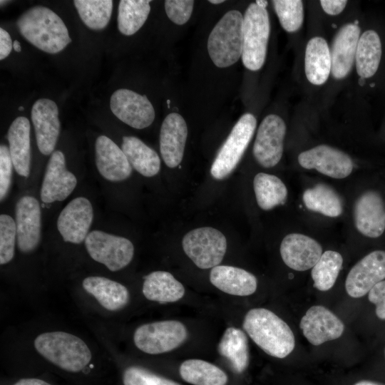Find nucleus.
<instances>
[{"label": "nucleus", "mask_w": 385, "mask_h": 385, "mask_svg": "<svg viewBox=\"0 0 385 385\" xmlns=\"http://www.w3.org/2000/svg\"><path fill=\"white\" fill-rule=\"evenodd\" d=\"M150 0L119 1L118 28L125 36L135 34L145 24L150 11Z\"/></svg>", "instance_id": "35"}, {"label": "nucleus", "mask_w": 385, "mask_h": 385, "mask_svg": "<svg viewBox=\"0 0 385 385\" xmlns=\"http://www.w3.org/2000/svg\"><path fill=\"white\" fill-rule=\"evenodd\" d=\"M381 52L380 37L375 31L367 30L360 36L355 56L356 69L359 76L368 78L376 73Z\"/></svg>", "instance_id": "31"}, {"label": "nucleus", "mask_w": 385, "mask_h": 385, "mask_svg": "<svg viewBox=\"0 0 385 385\" xmlns=\"http://www.w3.org/2000/svg\"><path fill=\"white\" fill-rule=\"evenodd\" d=\"M302 200L308 210L327 217H337L343 212L340 197L326 184L319 183L307 189L303 193Z\"/></svg>", "instance_id": "32"}, {"label": "nucleus", "mask_w": 385, "mask_h": 385, "mask_svg": "<svg viewBox=\"0 0 385 385\" xmlns=\"http://www.w3.org/2000/svg\"><path fill=\"white\" fill-rule=\"evenodd\" d=\"M270 32L268 12L251 3L243 16L242 61L250 71L260 69L265 61Z\"/></svg>", "instance_id": "5"}, {"label": "nucleus", "mask_w": 385, "mask_h": 385, "mask_svg": "<svg viewBox=\"0 0 385 385\" xmlns=\"http://www.w3.org/2000/svg\"><path fill=\"white\" fill-rule=\"evenodd\" d=\"M243 16L237 10L227 11L210 32L207 51L213 63L219 68L229 67L242 56Z\"/></svg>", "instance_id": "4"}, {"label": "nucleus", "mask_w": 385, "mask_h": 385, "mask_svg": "<svg viewBox=\"0 0 385 385\" xmlns=\"http://www.w3.org/2000/svg\"><path fill=\"white\" fill-rule=\"evenodd\" d=\"M331 69V53L327 42L319 36L312 38L307 44L304 56L307 80L314 85H322L328 79Z\"/></svg>", "instance_id": "27"}, {"label": "nucleus", "mask_w": 385, "mask_h": 385, "mask_svg": "<svg viewBox=\"0 0 385 385\" xmlns=\"http://www.w3.org/2000/svg\"><path fill=\"white\" fill-rule=\"evenodd\" d=\"M188 337L185 326L176 320H164L145 324L136 329L134 344L149 354L170 351L180 346Z\"/></svg>", "instance_id": "8"}, {"label": "nucleus", "mask_w": 385, "mask_h": 385, "mask_svg": "<svg viewBox=\"0 0 385 385\" xmlns=\"http://www.w3.org/2000/svg\"><path fill=\"white\" fill-rule=\"evenodd\" d=\"M298 163L305 169H315L336 179L349 176L354 167L353 161L347 154L327 145H317L300 153Z\"/></svg>", "instance_id": "12"}, {"label": "nucleus", "mask_w": 385, "mask_h": 385, "mask_svg": "<svg viewBox=\"0 0 385 385\" xmlns=\"http://www.w3.org/2000/svg\"><path fill=\"white\" fill-rule=\"evenodd\" d=\"M279 250L285 265L297 271L312 268L322 255V247L317 241L299 233L286 235Z\"/></svg>", "instance_id": "20"}, {"label": "nucleus", "mask_w": 385, "mask_h": 385, "mask_svg": "<svg viewBox=\"0 0 385 385\" xmlns=\"http://www.w3.org/2000/svg\"><path fill=\"white\" fill-rule=\"evenodd\" d=\"M9 149L16 173L24 178L30 175V123L24 116L17 117L11 124L8 133Z\"/></svg>", "instance_id": "25"}, {"label": "nucleus", "mask_w": 385, "mask_h": 385, "mask_svg": "<svg viewBox=\"0 0 385 385\" xmlns=\"http://www.w3.org/2000/svg\"><path fill=\"white\" fill-rule=\"evenodd\" d=\"M347 1L345 0H321L322 8L327 14L337 15L345 8Z\"/></svg>", "instance_id": "44"}, {"label": "nucleus", "mask_w": 385, "mask_h": 385, "mask_svg": "<svg viewBox=\"0 0 385 385\" xmlns=\"http://www.w3.org/2000/svg\"><path fill=\"white\" fill-rule=\"evenodd\" d=\"M385 279V251H373L353 266L347 274L345 288L353 298H359Z\"/></svg>", "instance_id": "13"}, {"label": "nucleus", "mask_w": 385, "mask_h": 385, "mask_svg": "<svg viewBox=\"0 0 385 385\" xmlns=\"http://www.w3.org/2000/svg\"><path fill=\"white\" fill-rule=\"evenodd\" d=\"M124 385H180L138 366L127 368L123 376Z\"/></svg>", "instance_id": "40"}, {"label": "nucleus", "mask_w": 385, "mask_h": 385, "mask_svg": "<svg viewBox=\"0 0 385 385\" xmlns=\"http://www.w3.org/2000/svg\"><path fill=\"white\" fill-rule=\"evenodd\" d=\"M253 187L257 205L262 210H270L283 205L287 200L286 185L274 175L257 173L254 178Z\"/></svg>", "instance_id": "33"}, {"label": "nucleus", "mask_w": 385, "mask_h": 385, "mask_svg": "<svg viewBox=\"0 0 385 385\" xmlns=\"http://www.w3.org/2000/svg\"><path fill=\"white\" fill-rule=\"evenodd\" d=\"M275 12L282 28L287 32H295L304 19L303 3L299 0L272 1Z\"/></svg>", "instance_id": "38"}, {"label": "nucleus", "mask_w": 385, "mask_h": 385, "mask_svg": "<svg viewBox=\"0 0 385 385\" xmlns=\"http://www.w3.org/2000/svg\"><path fill=\"white\" fill-rule=\"evenodd\" d=\"M359 38L360 29L353 23L345 24L337 32L331 50V72L334 78H344L350 72Z\"/></svg>", "instance_id": "23"}, {"label": "nucleus", "mask_w": 385, "mask_h": 385, "mask_svg": "<svg viewBox=\"0 0 385 385\" xmlns=\"http://www.w3.org/2000/svg\"><path fill=\"white\" fill-rule=\"evenodd\" d=\"M83 289L98 303L110 311L123 308L129 301V292L122 284L106 277L91 276L85 278Z\"/></svg>", "instance_id": "26"}, {"label": "nucleus", "mask_w": 385, "mask_h": 385, "mask_svg": "<svg viewBox=\"0 0 385 385\" xmlns=\"http://www.w3.org/2000/svg\"><path fill=\"white\" fill-rule=\"evenodd\" d=\"M256 125L252 113H246L240 117L212 164L210 173L215 179L223 180L235 170L253 136Z\"/></svg>", "instance_id": "6"}, {"label": "nucleus", "mask_w": 385, "mask_h": 385, "mask_svg": "<svg viewBox=\"0 0 385 385\" xmlns=\"http://www.w3.org/2000/svg\"><path fill=\"white\" fill-rule=\"evenodd\" d=\"M95 160L98 173L108 181H123L131 175L132 167L125 153L106 135L96 140Z\"/></svg>", "instance_id": "21"}, {"label": "nucleus", "mask_w": 385, "mask_h": 385, "mask_svg": "<svg viewBox=\"0 0 385 385\" xmlns=\"http://www.w3.org/2000/svg\"><path fill=\"white\" fill-rule=\"evenodd\" d=\"M122 150L132 168L140 175L150 178L160 169V159L158 153L140 139L135 136L123 137Z\"/></svg>", "instance_id": "29"}, {"label": "nucleus", "mask_w": 385, "mask_h": 385, "mask_svg": "<svg viewBox=\"0 0 385 385\" xmlns=\"http://www.w3.org/2000/svg\"><path fill=\"white\" fill-rule=\"evenodd\" d=\"M210 281L223 292L235 296H249L257 287L256 277L240 267L217 265L212 268Z\"/></svg>", "instance_id": "24"}, {"label": "nucleus", "mask_w": 385, "mask_h": 385, "mask_svg": "<svg viewBox=\"0 0 385 385\" xmlns=\"http://www.w3.org/2000/svg\"><path fill=\"white\" fill-rule=\"evenodd\" d=\"M286 133L284 121L277 115H267L261 122L253 145V155L264 168H272L281 160Z\"/></svg>", "instance_id": "10"}, {"label": "nucleus", "mask_w": 385, "mask_h": 385, "mask_svg": "<svg viewBox=\"0 0 385 385\" xmlns=\"http://www.w3.org/2000/svg\"><path fill=\"white\" fill-rule=\"evenodd\" d=\"M37 351L59 368L69 371L83 370L91 360V352L79 337L64 332L39 334L34 340Z\"/></svg>", "instance_id": "3"}, {"label": "nucleus", "mask_w": 385, "mask_h": 385, "mask_svg": "<svg viewBox=\"0 0 385 385\" xmlns=\"http://www.w3.org/2000/svg\"><path fill=\"white\" fill-rule=\"evenodd\" d=\"M180 375L193 385H226L227 374L218 366L204 360L188 359L180 366Z\"/></svg>", "instance_id": "34"}, {"label": "nucleus", "mask_w": 385, "mask_h": 385, "mask_svg": "<svg viewBox=\"0 0 385 385\" xmlns=\"http://www.w3.org/2000/svg\"><path fill=\"white\" fill-rule=\"evenodd\" d=\"M188 137L185 120L180 114L171 113L164 119L160 132V150L165 165L174 168L181 163Z\"/></svg>", "instance_id": "22"}, {"label": "nucleus", "mask_w": 385, "mask_h": 385, "mask_svg": "<svg viewBox=\"0 0 385 385\" xmlns=\"http://www.w3.org/2000/svg\"><path fill=\"white\" fill-rule=\"evenodd\" d=\"M354 385H383L378 382H374L371 381H360L356 382Z\"/></svg>", "instance_id": "47"}, {"label": "nucleus", "mask_w": 385, "mask_h": 385, "mask_svg": "<svg viewBox=\"0 0 385 385\" xmlns=\"http://www.w3.org/2000/svg\"><path fill=\"white\" fill-rule=\"evenodd\" d=\"M13 163L9 149L6 145L0 146V199L6 196L11 182Z\"/></svg>", "instance_id": "42"}, {"label": "nucleus", "mask_w": 385, "mask_h": 385, "mask_svg": "<svg viewBox=\"0 0 385 385\" xmlns=\"http://www.w3.org/2000/svg\"><path fill=\"white\" fill-rule=\"evenodd\" d=\"M16 25L26 41L48 53L61 51L71 41L63 20L45 6L30 8L19 17Z\"/></svg>", "instance_id": "2"}, {"label": "nucleus", "mask_w": 385, "mask_h": 385, "mask_svg": "<svg viewBox=\"0 0 385 385\" xmlns=\"http://www.w3.org/2000/svg\"><path fill=\"white\" fill-rule=\"evenodd\" d=\"M299 327L305 338L314 346L339 338L344 330L342 321L321 305L311 307L301 319Z\"/></svg>", "instance_id": "17"}, {"label": "nucleus", "mask_w": 385, "mask_h": 385, "mask_svg": "<svg viewBox=\"0 0 385 385\" xmlns=\"http://www.w3.org/2000/svg\"><path fill=\"white\" fill-rule=\"evenodd\" d=\"M18 109H19L20 111H24V106H20V107H19Z\"/></svg>", "instance_id": "51"}, {"label": "nucleus", "mask_w": 385, "mask_h": 385, "mask_svg": "<svg viewBox=\"0 0 385 385\" xmlns=\"http://www.w3.org/2000/svg\"><path fill=\"white\" fill-rule=\"evenodd\" d=\"M17 238L15 220L9 215H0V264L9 263L14 256Z\"/></svg>", "instance_id": "39"}, {"label": "nucleus", "mask_w": 385, "mask_h": 385, "mask_svg": "<svg viewBox=\"0 0 385 385\" xmlns=\"http://www.w3.org/2000/svg\"><path fill=\"white\" fill-rule=\"evenodd\" d=\"M77 179L66 166L64 154L54 150L47 163L42 185L41 199L45 203L63 201L73 191Z\"/></svg>", "instance_id": "15"}, {"label": "nucleus", "mask_w": 385, "mask_h": 385, "mask_svg": "<svg viewBox=\"0 0 385 385\" xmlns=\"http://www.w3.org/2000/svg\"><path fill=\"white\" fill-rule=\"evenodd\" d=\"M93 219L91 202L84 197L70 201L60 212L57 228L65 242L81 244L85 241Z\"/></svg>", "instance_id": "14"}, {"label": "nucleus", "mask_w": 385, "mask_h": 385, "mask_svg": "<svg viewBox=\"0 0 385 385\" xmlns=\"http://www.w3.org/2000/svg\"><path fill=\"white\" fill-rule=\"evenodd\" d=\"M110 107L120 120L136 129L148 127L155 116L154 108L147 96L129 89L116 90L111 97Z\"/></svg>", "instance_id": "11"}, {"label": "nucleus", "mask_w": 385, "mask_h": 385, "mask_svg": "<svg viewBox=\"0 0 385 385\" xmlns=\"http://www.w3.org/2000/svg\"><path fill=\"white\" fill-rule=\"evenodd\" d=\"M12 48L13 42L9 34L3 28H0V60L6 58Z\"/></svg>", "instance_id": "45"}, {"label": "nucleus", "mask_w": 385, "mask_h": 385, "mask_svg": "<svg viewBox=\"0 0 385 385\" xmlns=\"http://www.w3.org/2000/svg\"><path fill=\"white\" fill-rule=\"evenodd\" d=\"M31 115L39 151L45 155L52 154L61 126L56 103L51 99L40 98L34 103Z\"/></svg>", "instance_id": "18"}, {"label": "nucleus", "mask_w": 385, "mask_h": 385, "mask_svg": "<svg viewBox=\"0 0 385 385\" xmlns=\"http://www.w3.org/2000/svg\"><path fill=\"white\" fill-rule=\"evenodd\" d=\"M242 327L266 354L283 359L294 349V335L289 325L265 308H254L245 316Z\"/></svg>", "instance_id": "1"}, {"label": "nucleus", "mask_w": 385, "mask_h": 385, "mask_svg": "<svg viewBox=\"0 0 385 385\" xmlns=\"http://www.w3.org/2000/svg\"><path fill=\"white\" fill-rule=\"evenodd\" d=\"M225 1L223 0H210L209 2L213 4H218L223 3Z\"/></svg>", "instance_id": "50"}, {"label": "nucleus", "mask_w": 385, "mask_h": 385, "mask_svg": "<svg viewBox=\"0 0 385 385\" xmlns=\"http://www.w3.org/2000/svg\"><path fill=\"white\" fill-rule=\"evenodd\" d=\"M182 247L186 255L200 269L219 265L227 250V240L220 230L202 227L185 235Z\"/></svg>", "instance_id": "7"}, {"label": "nucleus", "mask_w": 385, "mask_h": 385, "mask_svg": "<svg viewBox=\"0 0 385 385\" xmlns=\"http://www.w3.org/2000/svg\"><path fill=\"white\" fill-rule=\"evenodd\" d=\"M255 3L260 7H262V8H265L266 9L267 4H268V2L267 1H265V0H257L255 1Z\"/></svg>", "instance_id": "49"}, {"label": "nucleus", "mask_w": 385, "mask_h": 385, "mask_svg": "<svg viewBox=\"0 0 385 385\" xmlns=\"http://www.w3.org/2000/svg\"><path fill=\"white\" fill-rule=\"evenodd\" d=\"M14 385H51L48 382L38 379H22Z\"/></svg>", "instance_id": "46"}, {"label": "nucleus", "mask_w": 385, "mask_h": 385, "mask_svg": "<svg viewBox=\"0 0 385 385\" xmlns=\"http://www.w3.org/2000/svg\"><path fill=\"white\" fill-rule=\"evenodd\" d=\"M354 220L357 230L364 236L376 238L385 230V202L376 191L362 193L354 207Z\"/></svg>", "instance_id": "19"}, {"label": "nucleus", "mask_w": 385, "mask_h": 385, "mask_svg": "<svg viewBox=\"0 0 385 385\" xmlns=\"http://www.w3.org/2000/svg\"><path fill=\"white\" fill-rule=\"evenodd\" d=\"M369 300L376 305V314L385 319V280L376 284L369 292Z\"/></svg>", "instance_id": "43"}, {"label": "nucleus", "mask_w": 385, "mask_h": 385, "mask_svg": "<svg viewBox=\"0 0 385 385\" xmlns=\"http://www.w3.org/2000/svg\"><path fill=\"white\" fill-rule=\"evenodd\" d=\"M165 10L168 17L175 24H185L190 19L194 6L191 0H166Z\"/></svg>", "instance_id": "41"}, {"label": "nucleus", "mask_w": 385, "mask_h": 385, "mask_svg": "<svg viewBox=\"0 0 385 385\" xmlns=\"http://www.w3.org/2000/svg\"><path fill=\"white\" fill-rule=\"evenodd\" d=\"M343 258L340 253L327 250L312 269L314 287L320 291L330 289L336 282L342 270Z\"/></svg>", "instance_id": "36"}, {"label": "nucleus", "mask_w": 385, "mask_h": 385, "mask_svg": "<svg viewBox=\"0 0 385 385\" xmlns=\"http://www.w3.org/2000/svg\"><path fill=\"white\" fill-rule=\"evenodd\" d=\"M143 293L148 300L169 303L180 299L185 294V288L171 273L155 271L144 277Z\"/></svg>", "instance_id": "28"}, {"label": "nucleus", "mask_w": 385, "mask_h": 385, "mask_svg": "<svg viewBox=\"0 0 385 385\" xmlns=\"http://www.w3.org/2000/svg\"><path fill=\"white\" fill-rule=\"evenodd\" d=\"M17 245L24 253L34 250L41 235V213L38 201L32 196L21 197L15 206Z\"/></svg>", "instance_id": "16"}, {"label": "nucleus", "mask_w": 385, "mask_h": 385, "mask_svg": "<svg viewBox=\"0 0 385 385\" xmlns=\"http://www.w3.org/2000/svg\"><path fill=\"white\" fill-rule=\"evenodd\" d=\"M74 5L84 24L92 30H101L108 25L113 10L111 0H75Z\"/></svg>", "instance_id": "37"}, {"label": "nucleus", "mask_w": 385, "mask_h": 385, "mask_svg": "<svg viewBox=\"0 0 385 385\" xmlns=\"http://www.w3.org/2000/svg\"><path fill=\"white\" fill-rule=\"evenodd\" d=\"M90 257L112 272L125 267L134 255V246L127 238L101 230H93L84 241Z\"/></svg>", "instance_id": "9"}, {"label": "nucleus", "mask_w": 385, "mask_h": 385, "mask_svg": "<svg viewBox=\"0 0 385 385\" xmlns=\"http://www.w3.org/2000/svg\"><path fill=\"white\" fill-rule=\"evenodd\" d=\"M217 350L230 362L235 372L242 373L248 366V341L242 330L232 327L226 329L218 344Z\"/></svg>", "instance_id": "30"}, {"label": "nucleus", "mask_w": 385, "mask_h": 385, "mask_svg": "<svg viewBox=\"0 0 385 385\" xmlns=\"http://www.w3.org/2000/svg\"><path fill=\"white\" fill-rule=\"evenodd\" d=\"M13 48L16 52H20L21 51V45H20L19 42L17 40H15L13 42Z\"/></svg>", "instance_id": "48"}]
</instances>
